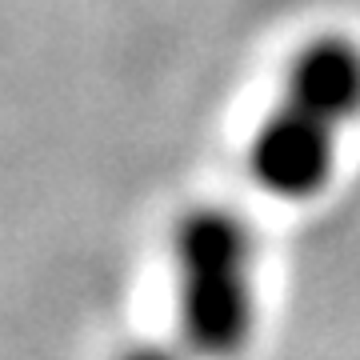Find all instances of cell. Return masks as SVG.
<instances>
[{"label": "cell", "mask_w": 360, "mask_h": 360, "mask_svg": "<svg viewBox=\"0 0 360 360\" xmlns=\"http://www.w3.org/2000/svg\"><path fill=\"white\" fill-rule=\"evenodd\" d=\"M284 96L348 124L360 112V49L345 37H316L288 68Z\"/></svg>", "instance_id": "cell-3"}, {"label": "cell", "mask_w": 360, "mask_h": 360, "mask_svg": "<svg viewBox=\"0 0 360 360\" xmlns=\"http://www.w3.org/2000/svg\"><path fill=\"white\" fill-rule=\"evenodd\" d=\"M336 124L333 116L284 96L281 108L260 124L248 165L264 193L281 200H309L328 184L336 160Z\"/></svg>", "instance_id": "cell-2"}, {"label": "cell", "mask_w": 360, "mask_h": 360, "mask_svg": "<svg viewBox=\"0 0 360 360\" xmlns=\"http://www.w3.org/2000/svg\"><path fill=\"white\" fill-rule=\"evenodd\" d=\"M184 345L229 360L252 333V236L224 208H196L172 236Z\"/></svg>", "instance_id": "cell-1"}, {"label": "cell", "mask_w": 360, "mask_h": 360, "mask_svg": "<svg viewBox=\"0 0 360 360\" xmlns=\"http://www.w3.org/2000/svg\"><path fill=\"white\" fill-rule=\"evenodd\" d=\"M120 360H180V356L160 345H141V348H132V352H124Z\"/></svg>", "instance_id": "cell-4"}]
</instances>
